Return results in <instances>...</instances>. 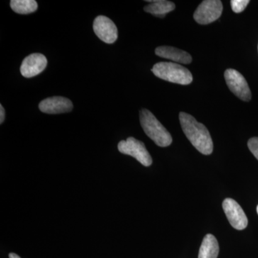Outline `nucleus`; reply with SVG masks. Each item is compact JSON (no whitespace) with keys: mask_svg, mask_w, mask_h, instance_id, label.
<instances>
[{"mask_svg":"<svg viewBox=\"0 0 258 258\" xmlns=\"http://www.w3.org/2000/svg\"><path fill=\"white\" fill-rule=\"evenodd\" d=\"M223 6L220 0H205L201 3L194 13V18L200 25L216 21L221 17Z\"/></svg>","mask_w":258,"mask_h":258,"instance_id":"nucleus-5","label":"nucleus"},{"mask_svg":"<svg viewBox=\"0 0 258 258\" xmlns=\"http://www.w3.org/2000/svg\"><path fill=\"white\" fill-rule=\"evenodd\" d=\"M118 149L121 154L135 158L142 165H152V158L148 152L145 145L143 142L137 140L134 137H128L125 141H120L118 145Z\"/></svg>","mask_w":258,"mask_h":258,"instance_id":"nucleus-4","label":"nucleus"},{"mask_svg":"<svg viewBox=\"0 0 258 258\" xmlns=\"http://www.w3.org/2000/svg\"><path fill=\"white\" fill-rule=\"evenodd\" d=\"M93 30L98 38L107 44L113 43L118 38V29L114 23L111 19L103 15H100L95 19Z\"/></svg>","mask_w":258,"mask_h":258,"instance_id":"nucleus-8","label":"nucleus"},{"mask_svg":"<svg viewBox=\"0 0 258 258\" xmlns=\"http://www.w3.org/2000/svg\"><path fill=\"white\" fill-rule=\"evenodd\" d=\"M247 146H248L249 151L258 160V137H253V138L249 139Z\"/></svg>","mask_w":258,"mask_h":258,"instance_id":"nucleus-16","label":"nucleus"},{"mask_svg":"<svg viewBox=\"0 0 258 258\" xmlns=\"http://www.w3.org/2000/svg\"><path fill=\"white\" fill-rule=\"evenodd\" d=\"M220 247L216 237L211 234H208L204 237L198 258H217Z\"/></svg>","mask_w":258,"mask_h":258,"instance_id":"nucleus-13","label":"nucleus"},{"mask_svg":"<svg viewBox=\"0 0 258 258\" xmlns=\"http://www.w3.org/2000/svg\"><path fill=\"white\" fill-rule=\"evenodd\" d=\"M150 4L144 7V11L150 13L154 16L164 18L167 13L175 9L176 5L174 3L166 0H157V1H147Z\"/></svg>","mask_w":258,"mask_h":258,"instance_id":"nucleus-12","label":"nucleus"},{"mask_svg":"<svg viewBox=\"0 0 258 258\" xmlns=\"http://www.w3.org/2000/svg\"><path fill=\"white\" fill-rule=\"evenodd\" d=\"M152 71L159 79L168 82L189 85L193 81L192 75L189 70L176 62H158L154 64Z\"/></svg>","mask_w":258,"mask_h":258,"instance_id":"nucleus-3","label":"nucleus"},{"mask_svg":"<svg viewBox=\"0 0 258 258\" xmlns=\"http://www.w3.org/2000/svg\"><path fill=\"white\" fill-rule=\"evenodd\" d=\"M232 11L235 13H240L243 12L246 7L249 4V0H232L230 1Z\"/></svg>","mask_w":258,"mask_h":258,"instance_id":"nucleus-15","label":"nucleus"},{"mask_svg":"<svg viewBox=\"0 0 258 258\" xmlns=\"http://www.w3.org/2000/svg\"><path fill=\"white\" fill-rule=\"evenodd\" d=\"M179 120L181 128L193 147L205 155L213 152V142L208 129L203 123H199L190 114L180 112Z\"/></svg>","mask_w":258,"mask_h":258,"instance_id":"nucleus-1","label":"nucleus"},{"mask_svg":"<svg viewBox=\"0 0 258 258\" xmlns=\"http://www.w3.org/2000/svg\"><path fill=\"white\" fill-rule=\"evenodd\" d=\"M9 257L10 258H21L20 257V256L18 255V254H15V253H13V252H12V253L9 254Z\"/></svg>","mask_w":258,"mask_h":258,"instance_id":"nucleus-18","label":"nucleus"},{"mask_svg":"<svg viewBox=\"0 0 258 258\" xmlns=\"http://www.w3.org/2000/svg\"><path fill=\"white\" fill-rule=\"evenodd\" d=\"M5 118V108H3V105H0V123H3L4 122Z\"/></svg>","mask_w":258,"mask_h":258,"instance_id":"nucleus-17","label":"nucleus"},{"mask_svg":"<svg viewBox=\"0 0 258 258\" xmlns=\"http://www.w3.org/2000/svg\"><path fill=\"white\" fill-rule=\"evenodd\" d=\"M47 64L46 57L40 53H33L24 59L20 66V72L25 78L35 77L45 69Z\"/></svg>","mask_w":258,"mask_h":258,"instance_id":"nucleus-9","label":"nucleus"},{"mask_svg":"<svg viewBox=\"0 0 258 258\" xmlns=\"http://www.w3.org/2000/svg\"><path fill=\"white\" fill-rule=\"evenodd\" d=\"M257 215H258V205H257Z\"/></svg>","mask_w":258,"mask_h":258,"instance_id":"nucleus-19","label":"nucleus"},{"mask_svg":"<svg viewBox=\"0 0 258 258\" xmlns=\"http://www.w3.org/2000/svg\"><path fill=\"white\" fill-rule=\"evenodd\" d=\"M225 79L227 86L236 96L244 101L251 99V91L247 81L238 71L234 69L226 70Z\"/></svg>","mask_w":258,"mask_h":258,"instance_id":"nucleus-6","label":"nucleus"},{"mask_svg":"<svg viewBox=\"0 0 258 258\" xmlns=\"http://www.w3.org/2000/svg\"><path fill=\"white\" fill-rule=\"evenodd\" d=\"M74 108L72 102L69 98L62 96L47 98L40 102L39 109L47 114H59L72 111Z\"/></svg>","mask_w":258,"mask_h":258,"instance_id":"nucleus-10","label":"nucleus"},{"mask_svg":"<svg viewBox=\"0 0 258 258\" xmlns=\"http://www.w3.org/2000/svg\"><path fill=\"white\" fill-rule=\"evenodd\" d=\"M140 123L145 134L159 147H169L172 143L171 134L149 110L140 111Z\"/></svg>","mask_w":258,"mask_h":258,"instance_id":"nucleus-2","label":"nucleus"},{"mask_svg":"<svg viewBox=\"0 0 258 258\" xmlns=\"http://www.w3.org/2000/svg\"><path fill=\"white\" fill-rule=\"evenodd\" d=\"M10 7L18 14L28 15L36 11L38 5L35 0H12Z\"/></svg>","mask_w":258,"mask_h":258,"instance_id":"nucleus-14","label":"nucleus"},{"mask_svg":"<svg viewBox=\"0 0 258 258\" xmlns=\"http://www.w3.org/2000/svg\"><path fill=\"white\" fill-rule=\"evenodd\" d=\"M222 208L230 225L236 230H242L248 224L247 216L243 210L233 199L227 198L222 203Z\"/></svg>","mask_w":258,"mask_h":258,"instance_id":"nucleus-7","label":"nucleus"},{"mask_svg":"<svg viewBox=\"0 0 258 258\" xmlns=\"http://www.w3.org/2000/svg\"><path fill=\"white\" fill-rule=\"evenodd\" d=\"M156 55L181 64H189L192 57L186 51L171 46H160L155 50Z\"/></svg>","mask_w":258,"mask_h":258,"instance_id":"nucleus-11","label":"nucleus"}]
</instances>
